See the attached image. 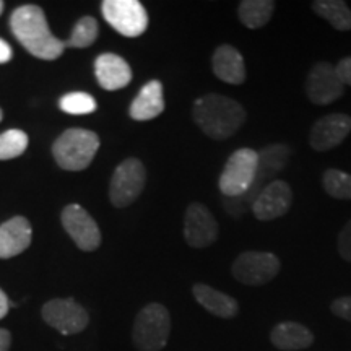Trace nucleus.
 Instances as JSON below:
<instances>
[{"label": "nucleus", "mask_w": 351, "mask_h": 351, "mask_svg": "<svg viewBox=\"0 0 351 351\" xmlns=\"http://www.w3.org/2000/svg\"><path fill=\"white\" fill-rule=\"evenodd\" d=\"M293 192L288 182L282 179H275L262 189L261 194L254 199L251 208L254 217L261 221H271V219L283 217L291 207Z\"/></svg>", "instance_id": "14"}, {"label": "nucleus", "mask_w": 351, "mask_h": 351, "mask_svg": "<svg viewBox=\"0 0 351 351\" xmlns=\"http://www.w3.org/2000/svg\"><path fill=\"white\" fill-rule=\"evenodd\" d=\"M147 182V169L137 158H127L114 171L109 184V199L117 208L129 207L138 199Z\"/></svg>", "instance_id": "7"}, {"label": "nucleus", "mask_w": 351, "mask_h": 351, "mask_svg": "<svg viewBox=\"0 0 351 351\" xmlns=\"http://www.w3.org/2000/svg\"><path fill=\"white\" fill-rule=\"evenodd\" d=\"M171 335V315L160 302H150L140 309L132 327V341L138 351H161Z\"/></svg>", "instance_id": "4"}, {"label": "nucleus", "mask_w": 351, "mask_h": 351, "mask_svg": "<svg viewBox=\"0 0 351 351\" xmlns=\"http://www.w3.org/2000/svg\"><path fill=\"white\" fill-rule=\"evenodd\" d=\"M335 69L341 83H343L345 86L346 85L351 86V57H345V59H341L340 62L335 65Z\"/></svg>", "instance_id": "30"}, {"label": "nucleus", "mask_w": 351, "mask_h": 351, "mask_svg": "<svg viewBox=\"0 0 351 351\" xmlns=\"http://www.w3.org/2000/svg\"><path fill=\"white\" fill-rule=\"evenodd\" d=\"M345 93V85L341 83L335 65L330 62H317L311 69L306 80V95L311 103L317 106H327Z\"/></svg>", "instance_id": "11"}, {"label": "nucleus", "mask_w": 351, "mask_h": 351, "mask_svg": "<svg viewBox=\"0 0 351 351\" xmlns=\"http://www.w3.org/2000/svg\"><path fill=\"white\" fill-rule=\"evenodd\" d=\"M96 80L108 91L121 90L132 82L130 65L116 54H101L95 62Z\"/></svg>", "instance_id": "18"}, {"label": "nucleus", "mask_w": 351, "mask_h": 351, "mask_svg": "<svg viewBox=\"0 0 351 351\" xmlns=\"http://www.w3.org/2000/svg\"><path fill=\"white\" fill-rule=\"evenodd\" d=\"M337 249H339L341 258H345L346 262H351V219L341 228L339 239H337Z\"/></svg>", "instance_id": "28"}, {"label": "nucleus", "mask_w": 351, "mask_h": 351, "mask_svg": "<svg viewBox=\"0 0 351 351\" xmlns=\"http://www.w3.org/2000/svg\"><path fill=\"white\" fill-rule=\"evenodd\" d=\"M12 346V333L7 328H0V351H8Z\"/></svg>", "instance_id": "32"}, {"label": "nucleus", "mask_w": 351, "mask_h": 351, "mask_svg": "<svg viewBox=\"0 0 351 351\" xmlns=\"http://www.w3.org/2000/svg\"><path fill=\"white\" fill-rule=\"evenodd\" d=\"M289 156V147L283 143H274L265 147L258 153V171L257 178L254 186L249 189L243 197L238 199H226L225 200V208L231 217H241L247 208V205L251 204L256 197L261 194V191L267 184L275 181L274 176L278 174L285 166H287Z\"/></svg>", "instance_id": "5"}, {"label": "nucleus", "mask_w": 351, "mask_h": 351, "mask_svg": "<svg viewBox=\"0 0 351 351\" xmlns=\"http://www.w3.org/2000/svg\"><path fill=\"white\" fill-rule=\"evenodd\" d=\"M218 223L205 205L194 202L184 215V238L191 247L204 249L218 239Z\"/></svg>", "instance_id": "12"}, {"label": "nucleus", "mask_w": 351, "mask_h": 351, "mask_svg": "<svg viewBox=\"0 0 351 351\" xmlns=\"http://www.w3.org/2000/svg\"><path fill=\"white\" fill-rule=\"evenodd\" d=\"M59 106L64 112L73 114V116H83V114H91L96 111L98 104L95 98L88 93L75 91V93H69L60 98Z\"/></svg>", "instance_id": "27"}, {"label": "nucleus", "mask_w": 351, "mask_h": 351, "mask_svg": "<svg viewBox=\"0 0 351 351\" xmlns=\"http://www.w3.org/2000/svg\"><path fill=\"white\" fill-rule=\"evenodd\" d=\"M41 315L44 322L62 335H75L85 330L90 324V315L80 302L72 298H56L43 306Z\"/></svg>", "instance_id": "10"}, {"label": "nucleus", "mask_w": 351, "mask_h": 351, "mask_svg": "<svg viewBox=\"0 0 351 351\" xmlns=\"http://www.w3.org/2000/svg\"><path fill=\"white\" fill-rule=\"evenodd\" d=\"M351 132V117L343 112H333L320 117L311 129L309 145L313 150L328 152L339 147Z\"/></svg>", "instance_id": "15"}, {"label": "nucleus", "mask_w": 351, "mask_h": 351, "mask_svg": "<svg viewBox=\"0 0 351 351\" xmlns=\"http://www.w3.org/2000/svg\"><path fill=\"white\" fill-rule=\"evenodd\" d=\"M99 150V137L86 129L65 130L52 145L57 165L65 171H83Z\"/></svg>", "instance_id": "3"}, {"label": "nucleus", "mask_w": 351, "mask_h": 351, "mask_svg": "<svg viewBox=\"0 0 351 351\" xmlns=\"http://www.w3.org/2000/svg\"><path fill=\"white\" fill-rule=\"evenodd\" d=\"M270 341L282 351H300L314 343V333L300 322L285 320L271 328Z\"/></svg>", "instance_id": "20"}, {"label": "nucleus", "mask_w": 351, "mask_h": 351, "mask_svg": "<svg viewBox=\"0 0 351 351\" xmlns=\"http://www.w3.org/2000/svg\"><path fill=\"white\" fill-rule=\"evenodd\" d=\"M12 57H13V51L10 44L0 38V64H7Z\"/></svg>", "instance_id": "31"}, {"label": "nucleus", "mask_w": 351, "mask_h": 351, "mask_svg": "<svg viewBox=\"0 0 351 351\" xmlns=\"http://www.w3.org/2000/svg\"><path fill=\"white\" fill-rule=\"evenodd\" d=\"M98 21L93 16H83L73 26L72 34H70L65 46L78 47V49L91 46L96 41V38H98Z\"/></svg>", "instance_id": "25"}, {"label": "nucleus", "mask_w": 351, "mask_h": 351, "mask_svg": "<svg viewBox=\"0 0 351 351\" xmlns=\"http://www.w3.org/2000/svg\"><path fill=\"white\" fill-rule=\"evenodd\" d=\"M62 226L82 251H95L101 244L99 226L82 205H67L62 212Z\"/></svg>", "instance_id": "13"}, {"label": "nucleus", "mask_w": 351, "mask_h": 351, "mask_svg": "<svg viewBox=\"0 0 351 351\" xmlns=\"http://www.w3.org/2000/svg\"><path fill=\"white\" fill-rule=\"evenodd\" d=\"M28 148V135L20 129H10L0 134V160H13L23 155Z\"/></svg>", "instance_id": "26"}, {"label": "nucleus", "mask_w": 351, "mask_h": 351, "mask_svg": "<svg viewBox=\"0 0 351 351\" xmlns=\"http://www.w3.org/2000/svg\"><path fill=\"white\" fill-rule=\"evenodd\" d=\"M33 230L25 217H13L0 225V258L20 256L29 247Z\"/></svg>", "instance_id": "16"}, {"label": "nucleus", "mask_w": 351, "mask_h": 351, "mask_svg": "<svg viewBox=\"0 0 351 351\" xmlns=\"http://www.w3.org/2000/svg\"><path fill=\"white\" fill-rule=\"evenodd\" d=\"M311 7L337 32H351V8L343 0H315Z\"/></svg>", "instance_id": "23"}, {"label": "nucleus", "mask_w": 351, "mask_h": 351, "mask_svg": "<svg viewBox=\"0 0 351 351\" xmlns=\"http://www.w3.org/2000/svg\"><path fill=\"white\" fill-rule=\"evenodd\" d=\"M322 184L326 192L337 200H351V174L340 169H327Z\"/></svg>", "instance_id": "24"}, {"label": "nucleus", "mask_w": 351, "mask_h": 351, "mask_svg": "<svg viewBox=\"0 0 351 351\" xmlns=\"http://www.w3.org/2000/svg\"><path fill=\"white\" fill-rule=\"evenodd\" d=\"M0 121H2V109H0Z\"/></svg>", "instance_id": "35"}, {"label": "nucleus", "mask_w": 351, "mask_h": 351, "mask_svg": "<svg viewBox=\"0 0 351 351\" xmlns=\"http://www.w3.org/2000/svg\"><path fill=\"white\" fill-rule=\"evenodd\" d=\"M101 12L104 20L122 36L137 38L148 28L147 10L138 0H104Z\"/></svg>", "instance_id": "9"}, {"label": "nucleus", "mask_w": 351, "mask_h": 351, "mask_svg": "<svg viewBox=\"0 0 351 351\" xmlns=\"http://www.w3.org/2000/svg\"><path fill=\"white\" fill-rule=\"evenodd\" d=\"M258 171V152L239 148L228 158L219 174L218 187L225 199H238L254 186Z\"/></svg>", "instance_id": "6"}, {"label": "nucleus", "mask_w": 351, "mask_h": 351, "mask_svg": "<svg viewBox=\"0 0 351 351\" xmlns=\"http://www.w3.org/2000/svg\"><path fill=\"white\" fill-rule=\"evenodd\" d=\"M192 114L199 129L213 140L232 137L247 119V112L243 104L217 93L197 98Z\"/></svg>", "instance_id": "2"}, {"label": "nucleus", "mask_w": 351, "mask_h": 351, "mask_svg": "<svg viewBox=\"0 0 351 351\" xmlns=\"http://www.w3.org/2000/svg\"><path fill=\"white\" fill-rule=\"evenodd\" d=\"M192 295L197 302L219 319H232L239 313V302L226 293L218 291L208 285L197 283L192 287Z\"/></svg>", "instance_id": "21"}, {"label": "nucleus", "mask_w": 351, "mask_h": 351, "mask_svg": "<svg viewBox=\"0 0 351 351\" xmlns=\"http://www.w3.org/2000/svg\"><path fill=\"white\" fill-rule=\"evenodd\" d=\"M8 309H10V301H8L5 293L0 289V319L5 317V315L8 314Z\"/></svg>", "instance_id": "33"}, {"label": "nucleus", "mask_w": 351, "mask_h": 351, "mask_svg": "<svg viewBox=\"0 0 351 351\" xmlns=\"http://www.w3.org/2000/svg\"><path fill=\"white\" fill-rule=\"evenodd\" d=\"M282 263L274 252L245 251L239 254L231 267L234 280L247 287H261L280 274Z\"/></svg>", "instance_id": "8"}, {"label": "nucleus", "mask_w": 351, "mask_h": 351, "mask_svg": "<svg viewBox=\"0 0 351 351\" xmlns=\"http://www.w3.org/2000/svg\"><path fill=\"white\" fill-rule=\"evenodd\" d=\"M165 111V95L161 82L152 80L142 86L138 95L132 101L129 114L134 121L156 119Z\"/></svg>", "instance_id": "19"}, {"label": "nucleus", "mask_w": 351, "mask_h": 351, "mask_svg": "<svg viewBox=\"0 0 351 351\" xmlns=\"http://www.w3.org/2000/svg\"><path fill=\"white\" fill-rule=\"evenodd\" d=\"M10 28L19 43L29 54L43 60H56L62 56L65 43L51 33L41 7L21 5L12 13Z\"/></svg>", "instance_id": "1"}, {"label": "nucleus", "mask_w": 351, "mask_h": 351, "mask_svg": "<svg viewBox=\"0 0 351 351\" xmlns=\"http://www.w3.org/2000/svg\"><path fill=\"white\" fill-rule=\"evenodd\" d=\"M2 12H3V2L0 0V15H2Z\"/></svg>", "instance_id": "34"}, {"label": "nucleus", "mask_w": 351, "mask_h": 351, "mask_svg": "<svg viewBox=\"0 0 351 351\" xmlns=\"http://www.w3.org/2000/svg\"><path fill=\"white\" fill-rule=\"evenodd\" d=\"M275 7L271 0H243L238 7V16L245 28L258 29L271 20Z\"/></svg>", "instance_id": "22"}, {"label": "nucleus", "mask_w": 351, "mask_h": 351, "mask_svg": "<svg viewBox=\"0 0 351 351\" xmlns=\"http://www.w3.org/2000/svg\"><path fill=\"white\" fill-rule=\"evenodd\" d=\"M330 309L337 317L351 322V296H343V298H339V300H335L332 302Z\"/></svg>", "instance_id": "29"}, {"label": "nucleus", "mask_w": 351, "mask_h": 351, "mask_svg": "<svg viewBox=\"0 0 351 351\" xmlns=\"http://www.w3.org/2000/svg\"><path fill=\"white\" fill-rule=\"evenodd\" d=\"M212 67L217 78L230 85H243L247 77L243 54L231 44H221L215 49Z\"/></svg>", "instance_id": "17"}]
</instances>
